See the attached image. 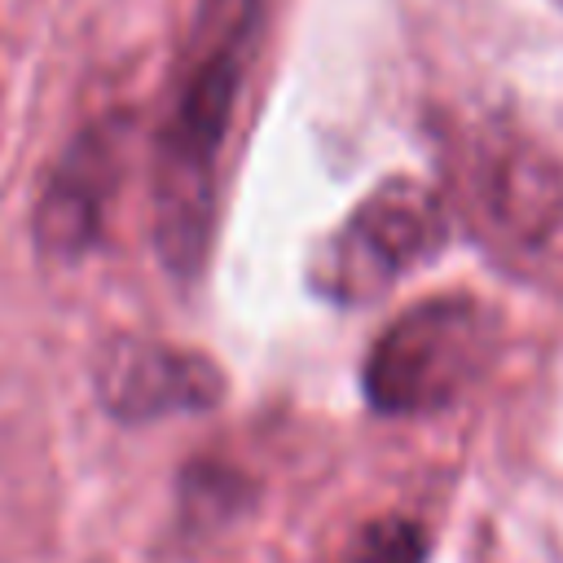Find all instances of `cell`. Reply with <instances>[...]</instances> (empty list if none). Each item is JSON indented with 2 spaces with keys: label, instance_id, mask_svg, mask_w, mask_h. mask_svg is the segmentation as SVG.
Instances as JSON below:
<instances>
[{
  "label": "cell",
  "instance_id": "1",
  "mask_svg": "<svg viewBox=\"0 0 563 563\" xmlns=\"http://www.w3.org/2000/svg\"><path fill=\"white\" fill-rule=\"evenodd\" d=\"M260 0H202L154 145V246L176 282L207 264L216 220V167L246 79Z\"/></svg>",
  "mask_w": 563,
  "mask_h": 563
},
{
  "label": "cell",
  "instance_id": "2",
  "mask_svg": "<svg viewBox=\"0 0 563 563\" xmlns=\"http://www.w3.org/2000/svg\"><path fill=\"white\" fill-rule=\"evenodd\" d=\"M497 312L471 295H435L405 308L369 347L361 387L374 413L418 418L449 409L493 361Z\"/></svg>",
  "mask_w": 563,
  "mask_h": 563
},
{
  "label": "cell",
  "instance_id": "3",
  "mask_svg": "<svg viewBox=\"0 0 563 563\" xmlns=\"http://www.w3.org/2000/svg\"><path fill=\"white\" fill-rule=\"evenodd\" d=\"M449 242V211L435 189L409 176L383 180L356 211L312 251L308 282L330 303H369L409 268L440 255Z\"/></svg>",
  "mask_w": 563,
  "mask_h": 563
},
{
  "label": "cell",
  "instance_id": "4",
  "mask_svg": "<svg viewBox=\"0 0 563 563\" xmlns=\"http://www.w3.org/2000/svg\"><path fill=\"white\" fill-rule=\"evenodd\" d=\"M97 396L119 422L207 413L224 400V369L194 347L123 334L97 361Z\"/></svg>",
  "mask_w": 563,
  "mask_h": 563
},
{
  "label": "cell",
  "instance_id": "5",
  "mask_svg": "<svg viewBox=\"0 0 563 563\" xmlns=\"http://www.w3.org/2000/svg\"><path fill=\"white\" fill-rule=\"evenodd\" d=\"M132 119L110 114L84 128L62 163L53 167L40 202H35V246L48 260H79L106 220V207L123 176V145Z\"/></svg>",
  "mask_w": 563,
  "mask_h": 563
},
{
  "label": "cell",
  "instance_id": "6",
  "mask_svg": "<svg viewBox=\"0 0 563 563\" xmlns=\"http://www.w3.org/2000/svg\"><path fill=\"white\" fill-rule=\"evenodd\" d=\"M471 198L501 242H545L563 220V172L528 136H484L471 158Z\"/></svg>",
  "mask_w": 563,
  "mask_h": 563
},
{
  "label": "cell",
  "instance_id": "7",
  "mask_svg": "<svg viewBox=\"0 0 563 563\" xmlns=\"http://www.w3.org/2000/svg\"><path fill=\"white\" fill-rule=\"evenodd\" d=\"M334 563H427V532L405 515L361 523Z\"/></svg>",
  "mask_w": 563,
  "mask_h": 563
},
{
  "label": "cell",
  "instance_id": "8",
  "mask_svg": "<svg viewBox=\"0 0 563 563\" xmlns=\"http://www.w3.org/2000/svg\"><path fill=\"white\" fill-rule=\"evenodd\" d=\"M185 515L189 519H202V523H220V519H233L242 506H246V475L233 471V466H220V462H198L185 471Z\"/></svg>",
  "mask_w": 563,
  "mask_h": 563
},
{
  "label": "cell",
  "instance_id": "9",
  "mask_svg": "<svg viewBox=\"0 0 563 563\" xmlns=\"http://www.w3.org/2000/svg\"><path fill=\"white\" fill-rule=\"evenodd\" d=\"M559 4H563V0H559Z\"/></svg>",
  "mask_w": 563,
  "mask_h": 563
}]
</instances>
